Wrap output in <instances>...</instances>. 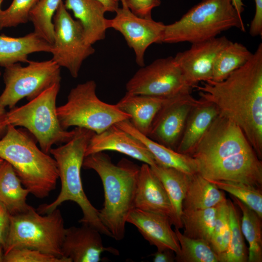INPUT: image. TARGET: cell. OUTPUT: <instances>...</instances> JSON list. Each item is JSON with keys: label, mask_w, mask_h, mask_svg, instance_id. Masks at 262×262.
<instances>
[{"label": "cell", "mask_w": 262, "mask_h": 262, "mask_svg": "<svg viewBox=\"0 0 262 262\" xmlns=\"http://www.w3.org/2000/svg\"><path fill=\"white\" fill-rule=\"evenodd\" d=\"M100 234L86 224L66 229L61 247L62 256L70 262H98L105 251L118 255L116 249L103 246Z\"/></svg>", "instance_id": "obj_16"}, {"label": "cell", "mask_w": 262, "mask_h": 262, "mask_svg": "<svg viewBox=\"0 0 262 262\" xmlns=\"http://www.w3.org/2000/svg\"><path fill=\"white\" fill-rule=\"evenodd\" d=\"M0 158L12 165L22 185L35 197L45 198L56 188L59 173L55 160L22 130L8 125L0 139Z\"/></svg>", "instance_id": "obj_5"}, {"label": "cell", "mask_w": 262, "mask_h": 262, "mask_svg": "<svg viewBox=\"0 0 262 262\" xmlns=\"http://www.w3.org/2000/svg\"><path fill=\"white\" fill-rule=\"evenodd\" d=\"M126 221L134 225L144 238L157 250L170 249L175 254L180 251V245L168 216L134 208L129 213Z\"/></svg>", "instance_id": "obj_19"}, {"label": "cell", "mask_w": 262, "mask_h": 262, "mask_svg": "<svg viewBox=\"0 0 262 262\" xmlns=\"http://www.w3.org/2000/svg\"><path fill=\"white\" fill-rule=\"evenodd\" d=\"M196 88L200 99L214 104L219 115L239 126L262 160V44L224 80H209Z\"/></svg>", "instance_id": "obj_1"}, {"label": "cell", "mask_w": 262, "mask_h": 262, "mask_svg": "<svg viewBox=\"0 0 262 262\" xmlns=\"http://www.w3.org/2000/svg\"><path fill=\"white\" fill-rule=\"evenodd\" d=\"M3 262H70L63 257H57L38 250L18 247L4 254Z\"/></svg>", "instance_id": "obj_37"}, {"label": "cell", "mask_w": 262, "mask_h": 262, "mask_svg": "<svg viewBox=\"0 0 262 262\" xmlns=\"http://www.w3.org/2000/svg\"><path fill=\"white\" fill-rule=\"evenodd\" d=\"M10 215L8 211L0 202V244L3 248L9 229Z\"/></svg>", "instance_id": "obj_40"}, {"label": "cell", "mask_w": 262, "mask_h": 262, "mask_svg": "<svg viewBox=\"0 0 262 262\" xmlns=\"http://www.w3.org/2000/svg\"><path fill=\"white\" fill-rule=\"evenodd\" d=\"M6 113L5 108L0 106V139L5 134L8 129V125L6 120Z\"/></svg>", "instance_id": "obj_42"}, {"label": "cell", "mask_w": 262, "mask_h": 262, "mask_svg": "<svg viewBox=\"0 0 262 262\" xmlns=\"http://www.w3.org/2000/svg\"><path fill=\"white\" fill-rule=\"evenodd\" d=\"M54 41L52 60L66 68L71 76L77 78L83 61L95 52L84 37L80 22L68 12L63 0L53 17Z\"/></svg>", "instance_id": "obj_11"}, {"label": "cell", "mask_w": 262, "mask_h": 262, "mask_svg": "<svg viewBox=\"0 0 262 262\" xmlns=\"http://www.w3.org/2000/svg\"><path fill=\"white\" fill-rule=\"evenodd\" d=\"M127 93L172 97L191 93L174 57L155 60L141 67L126 85Z\"/></svg>", "instance_id": "obj_12"}, {"label": "cell", "mask_w": 262, "mask_h": 262, "mask_svg": "<svg viewBox=\"0 0 262 262\" xmlns=\"http://www.w3.org/2000/svg\"><path fill=\"white\" fill-rule=\"evenodd\" d=\"M64 5L80 22L88 43L93 45L105 38L108 28L105 13L107 11L101 2L98 0H66Z\"/></svg>", "instance_id": "obj_20"}, {"label": "cell", "mask_w": 262, "mask_h": 262, "mask_svg": "<svg viewBox=\"0 0 262 262\" xmlns=\"http://www.w3.org/2000/svg\"><path fill=\"white\" fill-rule=\"evenodd\" d=\"M93 80L79 83L70 91L65 104L57 107V115L61 127L85 128L99 133L130 116L116 104L101 100L96 94Z\"/></svg>", "instance_id": "obj_8"}, {"label": "cell", "mask_w": 262, "mask_h": 262, "mask_svg": "<svg viewBox=\"0 0 262 262\" xmlns=\"http://www.w3.org/2000/svg\"><path fill=\"white\" fill-rule=\"evenodd\" d=\"M229 238V209L227 199L216 206L215 224L210 243L217 256L227 250Z\"/></svg>", "instance_id": "obj_35"}, {"label": "cell", "mask_w": 262, "mask_h": 262, "mask_svg": "<svg viewBox=\"0 0 262 262\" xmlns=\"http://www.w3.org/2000/svg\"><path fill=\"white\" fill-rule=\"evenodd\" d=\"M66 229L59 209L42 215L31 207L25 212L10 215L4 253L15 248L27 247L62 257L61 247Z\"/></svg>", "instance_id": "obj_9"}, {"label": "cell", "mask_w": 262, "mask_h": 262, "mask_svg": "<svg viewBox=\"0 0 262 262\" xmlns=\"http://www.w3.org/2000/svg\"><path fill=\"white\" fill-rule=\"evenodd\" d=\"M72 138L64 145L52 148L49 152L55 160L61 181V191L57 198L49 204L40 205L36 211L41 214L49 213L62 204L70 200L81 208L83 216L79 222L92 227L110 237L111 234L102 224L98 210L91 203L82 188L81 171L85 157V151L94 132L76 127Z\"/></svg>", "instance_id": "obj_4"}, {"label": "cell", "mask_w": 262, "mask_h": 262, "mask_svg": "<svg viewBox=\"0 0 262 262\" xmlns=\"http://www.w3.org/2000/svg\"><path fill=\"white\" fill-rule=\"evenodd\" d=\"M253 53L241 43L230 41L220 51L216 59L212 81L220 82L245 65Z\"/></svg>", "instance_id": "obj_29"}, {"label": "cell", "mask_w": 262, "mask_h": 262, "mask_svg": "<svg viewBox=\"0 0 262 262\" xmlns=\"http://www.w3.org/2000/svg\"><path fill=\"white\" fill-rule=\"evenodd\" d=\"M23 66L16 63L4 67V89L0 95V106L12 109L22 98L29 101L61 81L60 66L52 59L30 61Z\"/></svg>", "instance_id": "obj_10"}, {"label": "cell", "mask_w": 262, "mask_h": 262, "mask_svg": "<svg viewBox=\"0 0 262 262\" xmlns=\"http://www.w3.org/2000/svg\"><path fill=\"white\" fill-rule=\"evenodd\" d=\"M112 19H108V29L119 32L134 52L135 62L145 66L144 56L147 49L154 43H162L165 25L152 17L143 18L133 14L127 7L118 8Z\"/></svg>", "instance_id": "obj_13"}, {"label": "cell", "mask_w": 262, "mask_h": 262, "mask_svg": "<svg viewBox=\"0 0 262 262\" xmlns=\"http://www.w3.org/2000/svg\"><path fill=\"white\" fill-rule=\"evenodd\" d=\"M105 7L107 12H115L119 8V0H98Z\"/></svg>", "instance_id": "obj_43"}, {"label": "cell", "mask_w": 262, "mask_h": 262, "mask_svg": "<svg viewBox=\"0 0 262 262\" xmlns=\"http://www.w3.org/2000/svg\"><path fill=\"white\" fill-rule=\"evenodd\" d=\"M209 180L239 182L262 189V162L241 129L219 115L191 154Z\"/></svg>", "instance_id": "obj_2"}, {"label": "cell", "mask_w": 262, "mask_h": 262, "mask_svg": "<svg viewBox=\"0 0 262 262\" xmlns=\"http://www.w3.org/2000/svg\"><path fill=\"white\" fill-rule=\"evenodd\" d=\"M180 251L175 254L177 262H219L217 255L210 245L202 240L188 237L175 228Z\"/></svg>", "instance_id": "obj_33"}, {"label": "cell", "mask_w": 262, "mask_h": 262, "mask_svg": "<svg viewBox=\"0 0 262 262\" xmlns=\"http://www.w3.org/2000/svg\"><path fill=\"white\" fill-rule=\"evenodd\" d=\"M226 199L222 190L197 173L191 176L182 202V211L216 207Z\"/></svg>", "instance_id": "obj_26"}, {"label": "cell", "mask_w": 262, "mask_h": 262, "mask_svg": "<svg viewBox=\"0 0 262 262\" xmlns=\"http://www.w3.org/2000/svg\"><path fill=\"white\" fill-rule=\"evenodd\" d=\"M229 41L225 36L216 37L192 44L188 49L177 53L174 58L190 88H196L200 82L212 80L217 55Z\"/></svg>", "instance_id": "obj_15"}, {"label": "cell", "mask_w": 262, "mask_h": 262, "mask_svg": "<svg viewBox=\"0 0 262 262\" xmlns=\"http://www.w3.org/2000/svg\"><path fill=\"white\" fill-rule=\"evenodd\" d=\"M231 197L242 212L241 229L249 245L247 262H262V218L238 199Z\"/></svg>", "instance_id": "obj_28"}, {"label": "cell", "mask_w": 262, "mask_h": 262, "mask_svg": "<svg viewBox=\"0 0 262 262\" xmlns=\"http://www.w3.org/2000/svg\"><path fill=\"white\" fill-rule=\"evenodd\" d=\"M3 1V0H0V12L2 11L1 9V3Z\"/></svg>", "instance_id": "obj_47"}, {"label": "cell", "mask_w": 262, "mask_h": 262, "mask_svg": "<svg viewBox=\"0 0 262 262\" xmlns=\"http://www.w3.org/2000/svg\"><path fill=\"white\" fill-rule=\"evenodd\" d=\"M60 88V83L55 84L27 104L10 109L6 115L8 125L26 128L48 154L52 146L66 143L75 133L74 129L65 130L59 122L56 102Z\"/></svg>", "instance_id": "obj_7"}, {"label": "cell", "mask_w": 262, "mask_h": 262, "mask_svg": "<svg viewBox=\"0 0 262 262\" xmlns=\"http://www.w3.org/2000/svg\"><path fill=\"white\" fill-rule=\"evenodd\" d=\"M210 181L238 199L262 218V189L239 182Z\"/></svg>", "instance_id": "obj_34"}, {"label": "cell", "mask_w": 262, "mask_h": 262, "mask_svg": "<svg viewBox=\"0 0 262 262\" xmlns=\"http://www.w3.org/2000/svg\"><path fill=\"white\" fill-rule=\"evenodd\" d=\"M93 169L100 177L104 189L103 208L98 210L102 224L117 241L124 237L127 218L134 208V200L140 166L123 158L117 164L103 152L85 156L82 166Z\"/></svg>", "instance_id": "obj_3"}, {"label": "cell", "mask_w": 262, "mask_h": 262, "mask_svg": "<svg viewBox=\"0 0 262 262\" xmlns=\"http://www.w3.org/2000/svg\"><path fill=\"white\" fill-rule=\"evenodd\" d=\"M232 3L239 15L242 16V14L244 11V4L243 0H231Z\"/></svg>", "instance_id": "obj_44"}, {"label": "cell", "mask_w": 262, "mask_h": 262, "mask_svg": "<svg viewBox=\"0 0 262 262\" xmlns=\"http://www.w3.org/2000/svg\"><path fill=\"white\" fill-rule=\"evenodd\" d=\"M161 0H126V5L134 15L151 18L152 10L161 4Z\"/></svg>", "instance_id": "obj_38"}, {"label": "cell", "mask_w": 262, "mask_h": 262, "mask_svg": "<svg viewBox=\"0 0 262 262\" xmlns=\"http://www.w3.org/2000/svg\"><path fill=\"white\" fill-rule=\"evenodd\" d=\"M162 182L171 201L179 229L183 228L181 216L182 202L191 176L177 169L159 165L151 166Z\"/></svg>", "instance_id": "obj_27"}, {"label": "cell", "mask_w": 262, "mask_h": 262, "mask_svg": "<svg viewBox=\"0 0 262 262\" xmlns=\"http://www.w3.org/2000/svg\"><path fill=\"white\" fill-rule=\"evenodd\" d=\"M52 45L34 32L19 37L0 35V66L5 67L16 63H28L33 53H50ZM1 72L0 71V76Z\"/></svg>", "instance_id": "obj_24"}, {"label": "cell", "mask_w": 262, "mask_h": 262, "mask_svg": "<svg viewBox=\"0 0 262 262\" xmlns=\"http://www.w3.org/2000/svg\"><path fill=\"white\" fill-rule=\"evenodd\" d=\"M30 191L22 184L12 165L4 161L0 165V202L11 215L25 212L32 206L27 203Z\"/></svg>", "instance_id": "obj_25"}, {"label": "cell", "mask_w": 262, "mask_h": 262, "mask_svg": "<svg viewBox=\"0 0 262 262\" xmlns=\"http://www.w3.org/2000/svg\"><path fill=\"white\" fill-rule=\"evenodd\" d=\"M40 0H13L10 6L0 12V30L16 27L29 20L31 10Z\"/></svg>", "instance_id": "obj_36"}, {"label": "cell", "mask_w": 262, "mask_h": 262, "mask_svg": "<svg viewBox=\"0 0 262 262\" xmlns=\"http://www.w3.org/2000/svg\"><path fill=\"white\" fill-rule=\"evenodd\" d=\"M216 215V207L183 210L181 216L183 234L191 238L203 240L210 245Z\"/></svg>", "instance_id": "obj_30"}, {"label": "cell", "mask_w": 262, "mask_h": 262, "mask_svg": "<svg viewBox=\"0 0 262 262\" xmlns=\"http://www.w3.org/2000/svg\"><path fill=\"white\" fill-rule=\"evenodd\" d=\"M229 209L230 238L227 250L217 256L219 262H246L248 249L241 227L240 213L236 205L228 199Z\"/></svg>", "instance_id": "obj_31"}, {"label": "cell", "mask_w": 262, "mask_h": 262, "mask_svg": "<svg viewBox=\"0 0 262 262\" xmlns=\"http://www.w3.org/2000/svg\"><path fill=\"white\" fill-rule=\"evenodd\" d=\"M122 3V7H127L126 5V0H120Z\"/></svg>", "instance_id": "obj_46"}, {"label": "cell", "mask_w": 262, "mask_h": 262, "mask_svg": "<svg viewBox=\"0 0 262 262\" xmlns=\"http://www.w3.org/2000/svg\"><path fill=\"white\" fill-rule=\"evenodd\" d=\"M62 0H40L31 10L29 20L34 27V32L52 45L54 41V16Z\"/></svg>", "instance_id": "obj_32"}, {"label": "cell", "mask_w": 262, "mask_h": 262, "mask_svg": "<svg viewBox=\"0 0 262 262\" xmlns=\"http://www.w3.org/2000/svg\"><path fill=\"white\" fill-rule=\"evenodd\" d=\"M219 115L213 103L199 99L191 111L176 151L189 155Z\"/></svg>", "instance_id": "obj_23"}, {"label": "cell", "mask_w": 262, "mask_h": 262, "mask_svg": "<svg viewBox=\"0 0 262 262\" xmlns=\"http://www.w3.org/2000/svg\"><path fill=\"white\" fill-rule=\"evenodd\" d=\"M4 254L3 246L0 244V262H3Z\"/></svg>", "instance_id": "obj_45"}, {"label": "cell", "mask_w": 262, "mask_h": 262, "mask_svg": "<svg viewBox=\"0 0 262 262\" xmlns=\"http://www.w3.org/2000/svg\"><path fill=\"white\" fill-rule=\"evenodd\" d=\"M115 125L139 140L153 155L156 164L177 169L189 175L198 173L196 162L190 155L180 153L151 139L136 129L129 120Z\"/></svg>", "instance_id": "obj_22"}, {"label": "cell", "mask_w": 262, "mask_h": 262, "mask_svg": "<svg viewBox=\"0 0 262 262\" xmlns=\"http://www.w3.org/2000/svg\"><path fill=\"white\" fill-rule=\"evenodd\" d=\"M232 28L246 31L231 0H203L178 21L165 25L162 43H198Z\"/></svg>", "instance_id": "obj_6"}, {"label": "cell", "mask_w": 262, "mask_h": 262, "mask_svg": "<svg viewBox=\"0 0 262 262\" xmlns=\"http://www.w3.org/2000/svg\"><path fill=\"white\" fill-rule=\"evenodd\" d=\"M134 206L168 216L175 228L179 229L171 201L162 182L151 166L145 163L140 166Z\"/></svg>", "instance_id": "obj_18"}, {"label": "cell", "mask_w": 262, "mask_h": 262, "mask_svg": "<svg viewBox=\"0 0 262 262\" xmlns=\"http://www.w3.org/2000/svg\"><path fill=\"white\" fill-rule=\"evenodd\" d=\"M106 150L117 151L152 166L156 164L147 147L138 139L116 125L94 133L85 151V156Z\"/></svg>", "instance_id": "obj_17"}, {"label": "cell", "mask_w": 262, "mask_h": 262, "mask_svg": "<svg viewBox=\"0 0 262 262\" xmlns=\"http://www.w3.org/2000/svg\"><path fill=\"white\" fill-rule=\"evenodd\" d=\"M153 256L154 262H173L175 261V253L170 249L157 250Z\"/></svg>", "instance_id": "obj_41"}, {"label": "cell", "mask_w": 262, "mask_h": 262, "mask_svg": "<svg viewBox=\"0 0 262 262\" xmlns=\"http://www.w3.org/2000/svg\"><path fill=\"white\" fill-rule=\"evenodd\" d=\"M255 12L249 28V34L253 37L262 36V0H254Z\"/></svg>", "instance_id": "obj_39"}, {"label": "cell", "mask_w": 262, "mask_h": 262, "mask_svg": "<svg viewBox=\"0 0 262 262\" xmlns=\"http://www.w3.org/2000/svg\"><path fill=\"white\" fill-rule=\"evenodd\" d=\"M4 160L0 158V165L3 163Z\"/></svg>", "instance_id": "obj_48"}, {"label": "cell", "mask_w": 262, "mask_h": 262, "mask_svg": "<svg viewBox=\"0 0 262 262\" xmlns=\"http://www.w3.org/2000/svg\"><path fill=\"white\" fill-rule=\"evenodd\" d=\"M199 102L191 93L172 97L157 114L147 136L176 150L188 115Z\"/></svg>", "instance_id": "obj_14"}, {"label": "cell", "mask_w": 262, "mask_h": 262, "mask_svg": "<svg viewBox=\"0 0 262 262\" xmlns=\"http://www.w3.org/2000/svg\"><path fill=\"white\" fill-rule=\"evenodd\" d=\"M171 98L126 93L115 104L130 115L129 120L136 129L147 136L157 114Z\"/></svg>", "instance_id": "obj_21"}]
</instances>
